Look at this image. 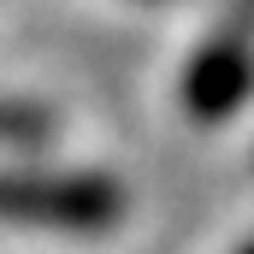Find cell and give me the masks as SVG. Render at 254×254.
Listing matches in <instances>:
<instances>
[{
    "label": "cell",
    "mask_w": 254,
    "mask_h": 254,
    "mask_svg": "<svg viewBox=\"0 0 254 254\" xmlns=\"http://www.w3.org/2000/svg\"><path fill=\"white\" fill-rule=\"evenodd\" d=\"M125 219V190L107 172H0V225L95 237Z\"/></svg>",
    "instance_id": "1"
},
{
    "label": "cell",
    "mask_w": 254,
    "mask_h": 254,
    "mask_svg": "<svg viewBox=\"0 0 254 254\" xmlns=\"http://www.w3.org/2000/svg\"><path fill=\"white\" fill-rule=\"evenodd\" d=\"M60 125H54V113L48 107H36V101H6L0 95V142L6 148H42V142H54Z\"/></svg>",
    "instance_id": "3"
},
{
    "label": "cell",
    "mask_w": 254,
    "mask_h": 254,
    "mask_svg": "<svg viewBox=\"0 0 254 254\" xmlns=\"http://www.w3.org/2000/svg\"><path fill=\"white\" fill-rule=\"evenodd\" d=\"M249 95H254V42L237 36V30H225V36H213L190 60V71H184V107L201 125H219Z\"/></svg>",
    "instance_id": "2"
},
{
    "label": "cell",
    "mask_w": 254,
    "mask_h": 254,
    "mask_svg": "<svg viewBox=\"0 0 254 254\" xmlns=\"http://www.w3.org/2000/svg\"><path fill=\"white\" fill-rule=\"evenodd\" d=\"M243 254H254V243H249V249H243Z\"/></svg>",
    "instance_id": "4"
}]
</instances>
